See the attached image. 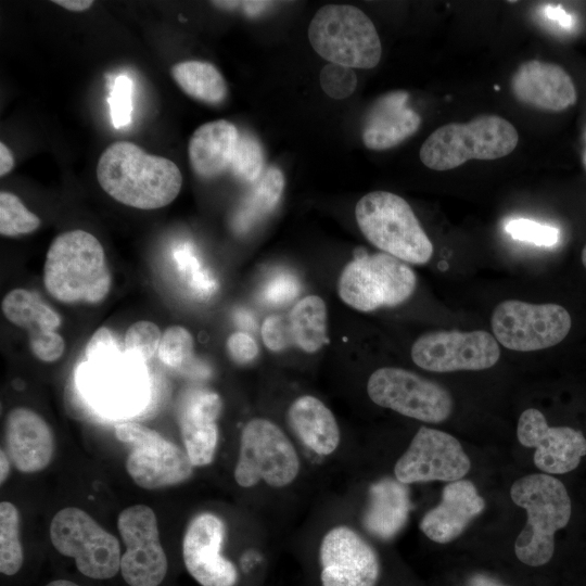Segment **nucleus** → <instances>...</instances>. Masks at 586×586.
Instances as JSON below:
<instances>
[{"mask_svg":"<svg viewBox=\"0 0 586 586\" xmlns=\"http://www.w3.org/2000/svg\"><path fill=\"white\" fill-rule=\"evenodd\" d=\"M301 291V284L295 276L289 272L273 275L262 292L263 300L268 305H283L293 301Z\"/></svg>","mask_w":586,"mask_h":586,"instance_id":"obj_40","label":"nucleus"},{"mask_svg":"<svg viewBox=\"0 0 586 586\" xmlns=\"http://www.w3.org/2000/svg\"><path fill=\"white\" fill-rule=\"evenodd\" d=\"M225 524L211 512L198 514L189 523L182 542L187 571L201 586H234L235 565L221 555Z\"/></svg>","mask_w":586,"mask_h":586,"instance_id":"obj_19","label":"nucleus"},{"mask_svg":"<svg viewBox=\"0 0 586 586\" xmlns=\"http://www.w3.org/2000/svg\"><path fill=\"white\" fill-rule=\"evenodd\" d=\"M271 1H237V9H242L246 16L254 17L272 7Z\"/></svg>","mask_w":586,"mask_h":586,"instance_id":"obj_44","label":"nucleus"},{"mask_svg":"<svg viewBox=\"0 0 586 586\" xmlns=\"http://www.w3.org/2000/svg\"><path fill=\"white\" fill-rule=\"evenodd\" d=\"M24 561L20 539V512L10 501L0 504V572L11 576L16 574Z\"/></svg>","mask_w":586,"mask_h":586,"instance_id":"obj_32","label":"nucleus"},{"mask_svg":"<svg viewBox=\"0 0 586 586\" xmlns=\"http://www.w3.org/2000/svg\"><path fill=\"white\" fill-rule=\"evenodd\" d=\"M512 501L525 509L526 524L514 542L517 558L528 566L547 564L555 552V535L572 515L565 485L555 475L533 473L513 482Z\"/></svg>","mask_w":586,"mask_h":586,"instance_id":"obj_3","label":"nucleus"},{"mask_svg":"<svg viewBox=\"0 0 586 586\" xmlns=\"http://www.w3.org/2000/svg\"><path fill=\"white\" fill-rule=\"evenodd\" d=\"M4 445L12 464L23 473L48 467L54 454V436L49 424L34 410L12 409L4 422Z\"/></svg>","mask_w":586,"mask_h":586,"instance_id":"obj_22","label":"nucleus"},{"mask_svg":"<svg viewBox=\"0 0 586 586\" xmlns=\"http://www.w3.org/2000/svg\"><path fill=\"white\" fill-rule=\"evenodd\" d=\"M10 463L12 462L8 454L5 453V450L1 449L0 451V483L1 484H3L9 476V473L11 470Z\"/></svg>","mask_w":586,"mask_h":586,"instance_id":"obj_48","label":"nucleus"},{"mask_svg":"<svg viewBox=\"0 0 586 586\" xmlns=\"http://www.w3.org/2000/svg\"><path fill=\"white\" fill-rule=\"evenodd\" d=\"M111 272L100 241L76 229L59 234L50 244L43 267L47 292L65 304H98L111 289Z\"/></svg>","mask_w":586,"mask_h":586,"instance_id":"obj_2","label":"nucleus"},{"mask_svg":"<svg viewBox=\"0 0 586 586\" xmlns=\"http://www.w3.org/2000/svg\"><path fill=\"white\" fill-rule=\"evenodd\" d=\"M53 3L74 12L88 10L94 3L92 0H54Z\"/></svg>","mask_w":586,"mask_h":586,"instance_id":"obj_46","label":"nucleus"},{"mask_svg":"<svg viewBox=\"0 0 586 586\" xmlns=\"http://www.w3.org/2000/svg\"><path fill=\"white\" fill-rule=\"evenodd\" d=\"M239 133L237 127L226 119L201 125L188 144L193 171L202 178H214L229 169Z\"/></svg>","mask_w":586,"mask_h":586,"instance_id":"obj_28","label":"nucleus"},{"mask_svg":"<svg viewBox=\"0 0 586 586\" xmlns=\"http://www.w3.org/2000/svg\"><path fill=\"white\" fill-rule=\"evenodd\" d=\"M137 361L141 360L122 349L87 360L82 366V387L93 410L124 416L142 404L144 380Z\"/></svg>","mask_w":586,"mask_h":586,"instance_id":"obj_14","label":"nucleus"},{"mask_svg":"<svg viewBox=\"0 0 586 586\" xmlns=\"http://www.w3.org/2000/svg\"><path fill=\"white\" fill-rule=\"evenodd\" d=\"M544 16L556 23L562 29L571 30L575 25L572 14L568 13L560 4H547L543 8Z\"/></svg>","mask_w":586,"mask_h":586,"instance_id":"obj_43","label":"nucleus"},{"mask_svg":"<svg viewBox=\"0 0 586 586\" xmlns=\"http://www.w3.org/2000/svg\"><path fill=\"white\" fill-rule=\"evenodd\" d=\"M499 357L498 342L483 330L429 332L411 347L413 362L433 372L484 370L496 365Z\"/></svg>","mask_w":586,"mask_h":586,"instance_id":"obj_15","label":"nucleus"},{"mask_svg":"<svg viewBox=\"0 0 586 586\" xmlns=\"http://www.w3.org/2000/svg\"><path fill=\"white\" fill-rule=\"evenodd\" d=\"M161 337L162 334L157 324L148 320H140L132 323L126 331L124 348L130 356L146 361L158 352Z\"/></svg>","mask_w":586,"mask_h":586,"instance_id":"obj_36","label":"nucleus"},{"mask_svg":"<svg viewBox=\"0 0 586 586\" xmlns=\"http://www.w3.org/2000/svg\"><path fill=\"white\" fill-rule=\"evenodd\" d=\"M226 346L231 359L239 365L249 364L258 355V345L255 339L244 331L231 333L227 339Z\"/></svg>","mask_w":586,"mask_h":586,"instance_id":"obj_41","label":"nucleus"},{"mask_svg":"<svg viewBox=\"0 0 586 586\" xmlns=\"http://www.w3.org/2000/svg\"><path fill=\"white\" fill-rule=\"evenodd\" d=\"M50 539L63 556L75 560L78 571L93 579H109L120 570V546L86 511L67 507L50 523Z\"/></svg>","mask_w":586,"mask_h":586,"instance_id":"obj_9","label":"nucleus"},{"mask_svg":"<svg viewBox=\"0 0 586 586\" xmlns=\"http://www.w3.org/2000/svg\"><path fill=\"white\" fill-rule=\"evenodd\" d=\"M582 263H583L584 267L586 268V245L584 246V249L582 251Z\"/></svg>","mask_w":586,"mask_h":586,"instance_id":"obj_50","label":"nucleus"},{"mask_svg":"<svg viewBox=\"0 0 586 586\" xmlns=\"http://www.w3.org/2000/svg\"><path fill=\"white\" fill-rule=\"evenodd\" d=\"M407 101L408 93L398 90L383 94L372 104L361 132L368 149H391L419 129L421 117L407 106Z\"/></svg>","mask_w":586,"mask_h":586,"instance_id":"obj_26","label":"nucleus"},{"mask_svg":"<svg viewBox=\"0 0 586 586\" xmlns=\"http://www.w3.org/2000/svg\"><path fill=\"white\" fill-rule=\"evenodd\" d=\"M355 217L365 238L382 252L410 264H425L432 257L433 244L402 196L367 193L357 202Z\"/></svg>","mask_w":586,"mask_h":586,"instance_id":"obj_4","label":"nucleus"},{"mask_svg":"<svg viewBox=\"0 0 586 586\" xmlns=\"http://www.w3.org/2000/svg\"><path fill=\"white\" fill-rule=\"evenodd\" d=\"M46 586H79V585L68 579H54L48 583Z\"/></svg>","mask_w":586,"mask_h":586,"instance_id":"obj_49","label":"nucleus"},{"mask_svg":"<svg viewBox=\"0 0 586 586\" xmlns=\"http://www.w3.org/2000/svg\"><path fill=\"white\" fill-rule=\"evenodd\" d=\"M171 76L184 93L204 103L218 104L228 92L224 76L208 62H179L173 66Z\"/></svg>","mask_w":586,"mask_h":586,"instance_id":"obj_31","label":"nucleus"},{"mask_svg":"<svg viewBox=\"0 0 586 586\" xmlns=\"http://www.w3.org/2000/svg\"><path fill=\"white\" fill-rule=\"evenodd\" d=\"M194 340L182 326H170L162 334L160 359L173 369H183L192 364Z\"/></svg>","mask_w":586,"mask_h":586,"instance_id":"obj_35","label":"nucleus"},{"mask_svg":"<svg viewBox=\"0 0 586 586\" xmlns=\"http://www.w3.org/2000/svg\"><path fill=\"white\" fill-rule=\"evenodd\" d=\"M484 508L485 500L473 482H449L443 487L440 504L422 517L419 528L429 539L447 544L459 537Z\"/></svg>","mask_w":586,"mask_h":586,"instance_id":"obj_23","label":"nucleus"},{"mask_svg":"<svg viewBox=\"0 0 586 586\" xmlns=\"http://www.w3.org/2000/svg\"><path fill=\"white\" fill-rule=\"evenodd\" d=\"M298 472L297 451L275 422L255 418L244 425L234 468L238 485L247 488L264 481L271 487H284Z\"/></svg>","mask_w":586,"mask_h":586,"instance_id":"obj_8","label":"nucleus"},{"mask_svg":"<svg viewBox=\"0 0 586 586\" xmlns=\"http://www.w3.org/2000/svg\"><path fill=\"white\" fill-rule=\"evenodd\" d=\"M1 309L5 318L28 332V343L33 355L44 362L60 359L65 349V341L56 331L61 317L35 292L14 289L2 300Z\"/></svg>","mask_w":586,"mask_h":586,"instance_id":"obj_21","label":"nucleus"},{"mask_svg":"<svg viewBox=\"0 0 586 586\" xmlns=\"http://www.w3.org/2000/svg\"><path fill=\"white\" fill-rule=\"evenodd\" d=\"M369 398L380 407L428 423L449 418L454 402L442 385L396 367L377 369L367 383Z\"/></svg>","mask_w":586,"mask_h":586,"instance_id":"obj_12","label":"nucleus"},{"mask_svg":"<svg viewBox=\"0 0 586 586\" xmlns=\"http://www.w3.org/2000/svg\"><path fill=\"white\" fill-rule=\"evenodd\" d=\"M117 527L126 546L119 570L124 581L129 586H158L168 561L154 511L141 504L130 506L119 513Z\"/></svg>","mask_w":586,"mask_h":586,"instance_id":"obj_13","label":"nucleus"},{"mask_svg":"<svg viewBox=\"0 0 586 586\" xmlns=\"http://www.w3.org/2000/svg\"><path fill=\"white\" fill-rule=\"evenodd\" d=\"M264 154L258 140L250 133H239L229 169L243 182H255L263 174Z\"/></svg>","mask_w":586,"mask_h":586,"instance_id":"obj_34","label":"nucleus"},{"mask_svg":"<svg viewBox=\"0 0 586 586\" xmlns=\"http://www.w3.org/2000/svg\"><path fill=\"white\" fill-rule=\"evenodd\" d=\"M321 586H375L381 566L373 547L353 528H331L319 547Z\"/></svg>","mask_w":586,"mask_h":586,"instance_id":"obj_17","label":"nucleus"},{"mask_svg":"<svg viewBox=\"0 0 586 586\" xmlns=\"http://www.w3.org/2000/svg\"><path fill=\"white\" fill-rule=\"evenodd\" d=\"M505 230L515 240L531 242L540 246H552L559 239L557 228L525 218L509 220L505 225Z\"/></svg>","mask_w":586,"mask_h":586,"instance_id":"obj_37","label":"nucleus"},{"mask_svg":"<svg viewBox=\"0 0 586 586\" xmlns=\"http://www.w3.org/2000/svg\"><path fill=\"white\" fill-rule=\"evenodd\" d=\"M319 81L322 90L332 99L349 97L356 89L357 77L353 68L329 63L320 72Z\"/></svg>","mask_w":586,"mask_h":586,"instance_id":"obj_38","label":"nucleus"},{"mask_svg":"<svg viewBox=\"0 0 586 586\" xmlns=\"http://www.w3.org/2000/svg\"><path fill=\"white\" fill-rule=\"evenodd\" d=\"M41 220L11 192L0 193V233L4 237L28 234L39 228Z\"/></svg>","mask_w":586,"mask_h":586,"instance_id":"obj_33","label":"nucleus"},{"mask_svg":"<svg viewBox=\"0 0 586 586\" xmlns=\"http://www.w3.org/2000/svg\"><path fill=\"white\" fill-rule=\"evenodd\" d=\"M583 158H584V164H585V166H586V149H585Z\"/></svg>","mask_w":586,"mask_h":586,"instance_id":"obj_51","label":"nucleus"},{"mask_svg":"<svg viewBox=\"0 0 586 586\" xmlns=\"http://www.w3.org/2000/svg\"><path fill=\"white\" fill-rule=\"evenodd\" d=\"M468 586H507V585L499 583L498 581H496L495 578L486 574L476 573L470 576L468 581Z\"/></svg>","mask_w":586,"mask_h":586,"instance_id":"obj_47","label":"nucleus"},{"mask_svg":"<svg viewBox=\"0 0 586 586\" xmlns=\"http://www.w3.org/2000/svg\"><path fill=\"white\" fill-rule=\"evenodd\" d=\"M260 333L264 344L272 352L297 346L315 353L328 343L326 304L318 295H307L289 313L267 317Z\"/></svg>","mask_w":586,"mask_h":586,"instance_id":"obj_20","label":"nucleus"},{"mask_svg":"<svg viewBox=\"0 0 586 586\" xmlns=\"http://www.w3.org/2000/svg\"><path fill=\"white\" fill-rule=\"evenodd\" d=\"M14 166V157L10 149L3 143L0 142V176L3 177Z\"/></svg>","mask_w":586,"mask_h":586,"instance_id":"obj_45","label":"nucleus"},{"mask_svg":"<svg viewBox=\"0 0 586 586\" xmlns=\"http://www.w3.org/2000/svg\"><path fill=\"white\" fill-rule=\"evenodd\" d=\"M471 461L451 434L421 426L394 467L397 481L406 485L420 482H454L463 479Z\"/></svg>","mask_w":586,"mask_h":586,"instance_id":"obj_16","label":"nucleus"},{"mask_svg":"<svg viewBox=\"0 0 586 586\" xmlns=\"http://www.w3.org/2000/svg\"><path fill=\"white\" fill-rule=\"evenodd\" d=\"M97 178L114 200L140 209L170 204L182 186L181 171L173 161L149 154L128 141L114 142L104 150Z\"/></svg>","mask_w":586,"mask_h":586,"instance_id":"obj_1","label":"nucleus"},{"mask_svg":"<svg viewBox=\"0 0 586 586\" xmlns=\"http://www.w3.org/2000/svg\"><path fill=\"white\" fill-rule=\"evenodd\" d=\"M491 323L496 341L504 347L533 352L560 343L568 335L572 319L558 304L507 300L495 307Z\"/></svg>","mask_w":586,"mask_h":586,"instance_id":"obj_11","label":"nucleus"},{"mask_svg":"<svg viewBox=\"0 0 586 586\" xmlns=\"http://www.w3.org/2000/svg\"><path fill=\"white\" fill-rule=\"evenodd\" d=\"M521 445L535 448L533 460L543 473L557 475L575 470L586 456V437L571 426H550L542 411L525 409L519 418Z\"/></svg>","mask_w":586,"mask_h":586,"instance_id":"obj_18","label":"nucleus"},{"mask_svg":"<svg viewBox=\"0 0 586 586\" xmlns=\"http://www.w3.org/2000/svg\"><path fill=\"white\" fill-rule=\"evenodd\" d=\"M417 277L403 260L384 252L364 254L348 263L339 279L341 300L360 311L397 306L415 292Z\"/></svg>","mask_w":586,"mask_h":586,"instance_id":"obj_7","label":"nucleus"},{"mask_svg":"<svg viewBox=\"0 0 586 586\" xmlns=\"http://www.w3.org/2000/svg\"><path fill=\"white\" fill-rule=\"evenodd\" d=\"M308 39L322 59L351 68H372L382 54L371 20L348 4L320 8L309 24Z\"/></svg>","mask_w":586,"mask_h":586,"instance_id":"obj_6","label":"nucleus"},{"mask_svg":"<svg viewBox=\"0 0 586 586\" xmlns=\"http://www.w3.org/2000/svg\"><path fill=\"white\" fill-rule=\"evenodd\" d=\"M517 129L497 115H483L469 123H450L433 131L420 149V160L434 170L456 168L469 160H496L517 146Z\"/></svg>","mask_w":586,"mask_h":586,"instance_id":"obj_5","label":"nucleus"},{"mask_svg":"<svg viewBox=\"0 0 586 586\" xmlns=\"http://www.w3.org/2000/svg\"><path fill=\"white\" fill-rule=\"evenodd\" d=\"M107 102L113 126L117 129L128 126L132 116V80L128 76L115 79Z\"/></svg>","mask_w":586,"mask_h":586,"instance_id":"obj_39","label":"nucleus"},{"mask_svg":"<svg viewBox=\"0 0 586 586\" xmlns=\"http://www.w3.org/2000/svg\"><path fill=\"white\" fill-rule=\"evenodd\" d=\"M115 435L130 448L126 470L138 486L158 489L180 484L192 475L194 466L186 450L155 430L123 422L115 425Z\"/></svg>","mask_w":586,"mask_h":586,"instance_id":"obj_10","label":"nucleus"},{"mask_svg":"<svg viewBox=\"0 0 586 586\" xmlns=\"http://www.w3.org/2000/svg\"><path fill=\"white\" fill-rule=\"evenodd\" d=\"M122 349L118 340L112 330L106 327L99 328L86 345L85 355L87 360Z\"/></svg>","mask_w":586,"mask_h":586,"instance_id":"obj_42","label":"nucleus"},{"mask_svg":"<svg viewBox=\"0 0 586 586\" xmlns=\"http://www.w3.org/2000/svg\"><path fill=\"white\" fill-rule=\"evenodd\" d=\"M410 512L409 492L396 479L383 477L369 488L362 524L377 538L391 539L406 525Z\"/></svg>","mask_w":586,"mask_h":586,"instance_id":"obj_27","label":"nucleus"},{"mask_svg":"<svg viewBox=\"0 0 586 586\" xmlns=\"http://www.w3.org/2000/svg\"><path fill=\"white\" fill-rule=\"evenodd\" d=\"M220 396L209 390H194L183 399L179 428L184 450L194 467L209 464L218 443L216 420L221 412Z\"/></svg>","mask_w":586,"mask_h":586,"instance_id":"obj_25","label":"nucleus"},{"mask_svg":"<svg viewBox=\"0 0 586 586\" xmlns=\"http://www.w3.org/2000/svg\"><path fill=\"white\" fill-rule=\"evenodd\" d=\"M283 189L281 170L275 166L265 169L241 203L234 218L235 228L246 231L269 215L279 203Z\"/></svg>","mask_w":586,"mask_h":586,"instance_id":"obj_30","label":"nucleus"},{"mask_svg":"<svg viewBox=\"0 0 586 586\" xmlns=\"http://www.w3.org/2000/svg\"><path fill=\"white\" fill-rule=\"evenodd\" d=\"M288 418L296 435L314 453L328 456L337 449L339 424L332 411L317 397H297L289 407Z\"/></svg>","mask_w":586,"mask_h":586,"instance_id":"obj_29","label":"nucleus"},{"mask_svg":"<svg viewBox=\"0 0 586 586\" xmlns=\"http://www.w3.org/2000/svg\"><path fill=\"white\" fill-rule=\"evenodd\" d=\"M513 95L544 111L560 112L576 101L569 74L559 65L531 60L522 63L511 78Z\"/></svg>","mask_w":586,"mask_h":586,"instance_id":"obj_24","label":"nucleus"}]
</instances>
